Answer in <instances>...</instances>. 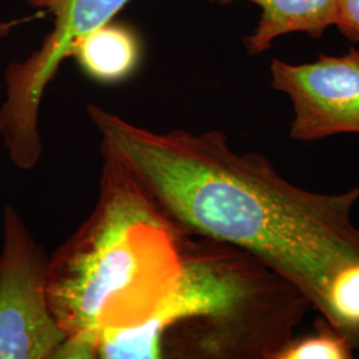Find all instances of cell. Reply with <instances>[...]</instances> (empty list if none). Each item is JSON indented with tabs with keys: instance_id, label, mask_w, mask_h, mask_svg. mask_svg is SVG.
<instances>
[{
	"instance_id": "11",
	"label": "cell",
	"mask_w": 359,
	"mask_h": 359,
	"mask_svg": "<svg viewBox=\"0 0 359 359\" xmlns=\"http://www.w3.org/2000/svg\"><path fill=\"white\" fill-rule=\"evenodd\" d=\"M46 15L47 13H44V11H38V13H34L31 16L22 18V19H13V20H3V22H0V40L7 38L11 34V31H13L15 27L20 26V25H23L26 22H31V20H35V19H41Z\"/></svg>"
},
{
	"instance_id": "9",
	"label": "cell",
	"mask_w": 359,
	"mask_h": 359,
	"mask_svg": "<svg viewBox=\"0 0 359 359\" xmlns=\"http://www.w3.org/2000/svg\"><path fill=\"white\" fill-rule=\"evenodd\" d=\"M354 347L345 334L338 332L325 317L314 323V332L293 337L276 359H351Z\"/></svg>"
},
{
	"instance_id": "5",
	"label": "cell",
	"mask_w": 359,
	"mask_h": 359,
	"mask_svg": "<svg viewBox=\"0 0 359 359\" xmlns=\"http://www.w3.org/2000/svg\"><path fill=\"white\" fill-rule=\"evenodd\" d=\"M43 248L11 205L3 212L0 252V359L62 358L68 335L48 302Z\"/></svg>"
},
{
	"instance_id": "10",
	"label": "cell",
	"mask_w": 359,
	"mask_h": 359,
	"mask_svg": "<svg viewBox=\"0 0 359 359\" xmlns=\"http://www.w3.org/2000/svg\"><path fill=\"white\" fill-rule=\"evenodd\" d=\"M335 27L351 43H359V0L335 1Z\"/></svg>"
},
{
	"instance_id": "3",
	"label": "cell",
	"mask_w": 359,
	"mask_h": 359,
	"mask_svg": "<svg viewBox=\"0 0 359 359\" xmlns=\"http://www.w3.org/2000/svg\"><path fill=\"white\" fill-rule=\"evenodd\" d=\"M99 201L48 262V302L68 335L62 358H93L99 334L142 321L179 270L191 234L103 151Z\"/></svg>"
},
{
	"instance_id": "1",
	"label": "cell",
	"mask_w": 359,
	"mask_h": 359,
	"mask_svg": "<svg viewBox=\"0 0 359 359\" xmlns=\"http://www.w3.org/2000/svg\"><path fill=\"white\" fill-rule=\"evenodd\" d=\"M114 154L184 231L233 245L293 283L359 350V185L345 193L297 187L221 130L154 132L87 107Z\"/></svg>"
},
{
	"instance_id": "7",
	"label": "cell",
	"mask_w": 359,
	"mask_h": 359,
	"mask_svg": "<svg viewBox=\"0 0 359 359\" xmlns=\"http://www.w3.org/2000/svg\"><path fill=\"white\" fill-rule=\"evenodd\" d=\"M69 57L92 80L117 84L132 76L142 63V39L130 25L114 19L79 39Z\"/></svg>"
},
{
	"instance_id": "4",
	"label": "cell",
	"mask_w": 359,
	"mask_h": 359,
	"mask_svg": "<svg viewBox=\"0 0 359 359\" xmlns=\"http://www.w3.org/2000/svg\"><path fill=\"white\" fill-rule=\"evenodd\" d=\"M130 0H26L38 11L53 16V29L23 62L4 74L6 100L0 108V135L13 165L29 170L43 152L39 109L44 90L59 67L71 56L79 39L114 20Z\"/></svg>"
},
{
	"instance_id": "2",
	"label": "cell",
	"mask_w": 359,
	"mask_h": 359,
	"mask_svg": "<svg viewBox=\"0 0 359 359\" xmlns=\"http://www.w3.org/2000/svg\"><path fill=\"white\" fill-rule=\"evenodd\" d=\"M311 305L261 259L189 234L175 278L142 321L99 334L95 358L276 359Z\"/></svg>"
},
{
	"instance_id": "8",
	"label": "cell",
	"mask_w": 359,
	"mask_h": 359,
	"mask_svg": "<svg viewBox=\"0 0 359 359\" xmlns=\"http://www.w3.org/2000/svg\"><path fill=\"white\" fill-rule=\"evenodd\" d=\"M218 4L249 1L259 7L261 15L252 35L244 39L246 51L256 56L268 51L276 39L302 32L313 39L335 26L337 0H210Z\"/></svg>"
},
{
	"instance_id": "6",
	"label": "cell",
	"mask_w": 359,
	"mask_h": 359,
	"mask_svg": "<svg viewBox=\"0 0 359 359\" xmlns=\"http://www.w3.org/2000/svg\"><path fill=\"white\" fill-rule=\"evenodd\" d=\"M271 87L293 105L290 139L321 142L344 133L359 135V51L320 55L316 62L270 63Z\"/></svg>"
}]
</instances>
